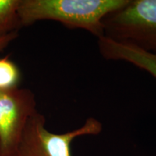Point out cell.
<instances>
[{"instance_id": "1", "label": "cell", "mask_w": 156, "mask_h": 156, "mask_svg": "<svg viewBox=\"0 0 156 156\" xmlns=\"http://www.w3.org/2000/svg\"><path fill=\"white\" fill-rule=\"evenodd\" d=\"M129 0H20L21 26L43 20L60 23L69 29H82L98 39L103 36V20Z\"/></svg>"}, {"instance_id": "2", "label": "cell", "mask_w": 156, "mask_h": 156, "mask_svg": "<svg viewBox=\"0 0 156 156\" xmlns=\"http://www.w3.org/2000/svg\"><path fill=\"white\" fill-rule=\"evenodd\" d=\"M103 25V37L156 54V0H129Z\"/></svg>"}, {"instance_id": "3", "label": "cell", "mask_w": 156, "mask_h": 156, "mask_svg": "<svg viewBox=\"0 0 156 156\" xmlns=\"http://www.w3.org/2000/svg\"><path fill=\"white\" fill-rule=\"evenodd\" d=\"M44 115L36 112L30 117L23 132L17 156H72L71 145L83 136L98 135L101 122L94 117L86 119L83 125L65 133L51 132L46 127Z\"/></svg>"}, {"instance_id": "4", "label": "cell", "mask_w": 156, "mask_h": 156, "mask_svg": "<svg viewBox=\"0 0 156 156\" xmlns=\"http://www.w3.org/2000/svg\"><path fill=\"white\" fill-rule=\"evenodd\" d=\"M36 112V95L31 90H0V156H17L27 122Z\"/></svg>"}, {"instance_id": "5", "label": "cell", "mask_w": 156, "mask_h": 156, "mask_svg": "<svg viewBox=\"0 0 156 156\" xmlns=\"http://www.w3.org/2000/svg\"><path fill=\"white\" fill-rule=\"evenodd\" d=\"M98 47L101 55L106 59L132 64L156 79V54L105 37L98 39Z\"/></svg>"}, {"instance_id": "6", "label": "cell", "mask_w": 156, "mask_h": 156, "mask_svg": "<svg viewBox=\"0 0 156 156\" xmlns=\"http://www.w3.org/2000/svg\"><path fill=\"white\" fill-rule=\"evenodd\" d=\"M20 0H0V36L22 28L18 14Z\"/></svg>"}, {"instance_id": "7", "label": "cell", "mask_w": 156, "mask_h": 156, "mask_svg": "<svg viewBox=\"0 0 156 156\" xmlns=\"http://www.w3.org/2000/svg\"><path fill=\"white\" fill-rule=\"evenodd\" d=\"M22 74L18 66L9 56L0 57V90H10L19 87Z\"/></svg>"}, {"instance_id": "8", "label": "cell", "mask_w": 156, "mask_h": 156, "mask_svg": "<svg viewBox=\"0 0 156 156\" xmlns=\"http://www.w3.org/2000/svg\"><path fill=\"white\" fill-rule=\"evenodd\" d=\"M18 37V32H13L11 34L0 36V53L2 52L6 48Z\"/></svg>"}]
</instances>
